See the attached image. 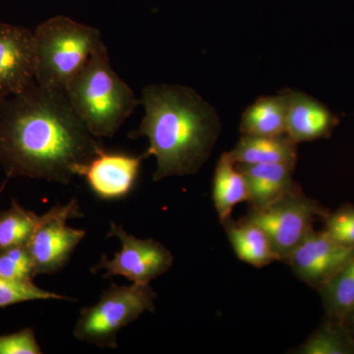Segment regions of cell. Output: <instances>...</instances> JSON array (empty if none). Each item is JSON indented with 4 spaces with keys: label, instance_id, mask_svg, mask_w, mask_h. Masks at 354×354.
Returning a JSON list of instances; mask_svg holds the SVG:
<instances>
[{
    "label": "cell",
    "instance_id": "obj_1",
    "mask_svg": "<svg viewBox=\"0 0 354 354\" xmlns=\"http://www.w3.org/2000/svg\"><path fill=\"white\" fill-rule=\"evenodd\" d=\"M95 138L62 91L35 81L0 101V165L7 177L69 184L104 149Z\"/></svg>",
    "mask_w": 354,
    "mask_h": 354
},
{
    "label": "cell",
    "instance_id": "obj_2",
    "mask_svg": "<svg viewBox=\"0 0 354 354\" xmlns=\"http://www.w3.org/2000/svg\"><path fill=\"white\" fill-rule=\"evenodd\" d=\"M145 115L130 138L146 137L144 158L155 157V181L197 174L221 136L216 109L196 91L183 85L151 84L140 100Z\"/></svg>",
    "mask_w": 354,
    "mask_h": 354
},
{
    "label": "cell",
    "instance_id": "obj_3",
    "mask_svg": "<svg viewBox=\"0 0 354 354\" xmlns=\"http://www.w3.org/2000/svg\"><path fill=\"white\" fill-rule=\"evenodd\" d=\"M72 109L95 138H111L140 104L114 71L102 44L67 86Z\"/></svg>",
    "mask_w": 354,
    "mask_h": 354
},
{
    "label": "cell",
    "instance_id": "obj_4",
    "mask_svg": "<svg viewBox=\"0 0 354 354\" xmlns=\"http://www.w3.org/2000/svg\"><path fill=\"white\" fill-rule=\"evenodd\" d=\"M34 36L35 80L41 87L62 92L104 44L99 30L66 16L44 21L35 30Z\"/></svg>",
    "mask_w": 354,
    "mask_h": 354
},
{
    "label": "cell",
    "instance_id": "obj_5",
    "mask_svg": "<svg viewBox=\"0 0 354 354\" xmlns=\"http://www.w3.org/2000/svg\"><path fill=\"white\" fill-rule=\"evenodd\" d=\"M156 297L150 285L113 283L94 305L82 309L74 328V337L99 348H116L120 330L145 312H153Z\"/></svg>",
    "mask_w": 354,
    "mask_h": 354
},
{
    "label": "cell",
    "instance_id": "obj_6",
    "mask_svg": "<svg viewBox=\"0 0 354 354\" xmlns=\"http://www.w3.org/2000/svg\"><path fill=\"white\" fill-rule=\"evenodd\" d=\"M329 213L302 190L290 193L262 209L249 208L244 216L267 234L279 262H288L293 251L314 230L313 223Z\"/></svg>",
    "mask_w": 354,
    "mask_h": 354
},
{
    "label": "cell",
    "instance_id": "obj_7",
    "mask_svg": "<svg viewBox=\"0 0 354 354\" xmlns=\"http://www.w3.org/2000/svg\"><path fill=\"white\" fill-rule=\"evenodd\" d=\"M77 199L53 207L39 216L38 227L28 244L35 274H53L62 271L86 236V232L68 227L71 218L83 216Z\"/></svg>",
    "mask_w": 354,
    "mask_h": 354
},
{
    "label": "cell",
    "instance_id": "obj_8",
    "mask_svg": "<svg viewBox=\"0 0 354 354\" xmlns=\"http://www.w3.org/2000/svg\"><path fill=\"white\" fill-rule=\"evenodd\" d=\"M108 236L120 239V252L114 254L113 259L104 254L101 261L91 269L93 272L106 271L104 279L121 276L132 283L150 285L174 265L171 251L155 239H137L114 223H111Z\"/></svg>",
    "mask_w": 354,
    "mask_h": 354
},
{
    "label": "cell",
    "instance_id": "obj_9",
    "mask_svg": "<svg viewBox=\"0 0 354 354\" xmlns=\"http://www.w3.org/2000/svg\"><path fill=\"white\" fill-rule=\"evenodd\" d=\"M354 259V247L342 245L323 230H312L286 264L299 281L318 290Z\"/></svg>",
    "mask_w": 354,
    "mask_h": 354
},
{
    "label": "cell",
    "instance_id": "obj_10",
    "mask_svg": "<svg viewBox=\"0 0 354 354\" xmlns=\"http://www.w3.org/2000/svg\"><path fill=\"white\" fill-rule=\"evenodd\" d=\"M36 64L34 32L0 23V101L19 94L36 81Z\"/></svg>",
    "mask_w": 354,
    "mask_h": 354
},
{
    "label": "cell",
    "instance_id": "obj_11",
    "mask_svg": "<svg viewBox=\"0 0 354 354\" xmlns=\"http://www.w3.org/2000/svg\"><path fill=\"white\" fill-rule=\"evenodd\" d=\"M144 156L127 153L101 152L79 169L91 190L104 200L127 197L136 184Z\"/></svg>",
    "mask_w": 354,
    "mask_h": 354
},
{
    "label": "cell",
    "instance_id": "obj_12",
    "mask_svg": "<svg viewBox=\"0 0 354 354\" xmlns=\"http://www.w3.org/2000/svg\"><path fill=\"white\" fill-rule=\"evenodd\" d=\"M288 95L286 136L295 144L330 137L339 118L325 104L301 91L285 88Z\"/></svg>",
    "mask_w": 354,
    "mask_h": 354
},
{
    "label": "cell",
    "instance_id": "obj_13",
    "mask_svg": "<svg viewBox=\"0 0 354 354\" xmlns=\"http://www.w3.org/2000/svg\"><path fill=\"white\" fill-rule=\"evenodd\" d=\"M236 165L245 178L249 208H265L290 193L301 190L293 178L295 167L281 164Z\"/></svg>",
    "mask_w": 354,
    "mask_h": 354
},
{
    "label": "cell",
    "instance_id": "obj_14",
    "mask_svg": "<svg viewBox=\"0 0 354 354\" xmlns=\"http://www.w3.org/2000/svg\"><path fill=\"white\" fill-rule=\"evenodd\" d=\"M236 164H281L297 167V144L286 135L281 136H250L241 135L230 152Z\"/></svg>",
    "mask_w": 354,
    "mask_h": 354
},
{
    "label": "cell",
    "instance_id": "obj_15",
    "mask_svg": "<svg viewBox=\"0 0 354 354\" xmlns=\"http://www.w3.org/2000/svg\"><path fill=\"white\" fill-rule=\"evenodd\" d=\"M235 255L242 262L255 268H263L279 261L271 241L262 228L242 218L239 221L228 218L221 223Z\"/></svg>",
    "mask_w": 354,
    "mask_h": 354
},
{
    "label": "cell",
    "instance_id": "obj_16",
    "mask_svg": "<svg viewBox=\"0 0 354 354\" xmlns=\"http://www.w3.org/2000/svg\"><path fill=\"white\" fill-rule=\"evenodd\" d=\"M288 95L286 90L277 95L260 97L244 111L241 120V135L281 136L286 135Z\"/></svg>",
    "mask_w": 354,
    "mask_h": 354
},
{
    "label": "cell",
    "instance_id": "obj_17",
    "mask_svg": "<svg viewBox=\"0 0 354 354\" xmlns=\"http://www.w3.org/2000/svg\"><path fill=\"white\" fill-rule=\"evenodd\" d=\"M245 178L228 152L216 164L213 183V201L221 223L232 218L236 205L248 202Z\"/></svg>",
    "mask_w": 354,
    "mask_h": 354
},
{
    "label": "cell",
    "instance_id": "obj_18",
    "mask_svg": "<svg viewBox=\"0 0 354 354\" xmlns=\"http://www.w3.org/2000/svg\"><path fill=\"white\" fill-rule=\"evenodd\" d=\"M292 353L354 354V337L344 321L326 316L318 329Z\"/></svg>",
    "mask_w": 354,
    "mask_h": 354
},
{
    "label": "cell",
    "instance_id": "obj_19",
    "mask_svg": "<svg viewBox=\"0 0 354 354\" xmlns=\"http://www.w3.org/2000/svg\"><path fill=\"white\" fill-rule=\"evenodd\" d=\"M317 290L326 316L346 322L354 313V259Z\"/></svg>",
    "mask_w": 354,
    "mask_h": 354
},
{
    "label": "cell",
    "instance_id": "obj_20",
    "mask_svg": "<svg viewBox=\"0 0 354 354\" xmlns=\"http://www.w3.org/2000/svg\"><path fill=\"white\" fill-rule=\"evenodd\" d=\"M39 216L25 209L16 200L10 208L0 213V250L27 246L38 227Z\"/></svg>",
    "mask_w": 354,
    "mask_h": 354
},
{
    "label": "cell",
    "instance_id": "obj_21",
    "mask_svg": "<svg viewBox=\"0 0 354 354\" xmlns=\"http://www.w3.org/2000/svg\"><path fill=\"white\" fill-rule=\"evenodd\" d=\"M67 300L75 301L65 295L44 290L32 281H18L0 277V308L34 300Z\"/></svg>",
    "mask_w": 354,
    "mask_h": 354
},
{
    "label": "cell",
    "instance_id": "obj_22",
    "mask_svg": "<svg viewBox=\"0 0 354 354\" xmlns=\"http://www.w3.org/2000/svg\"><path fill=\"white\" fill-rule=\"evenodd\" d=\"M0 277L13 281H32L36 274L28 246L0 250Z\"/></svg>",
    "mask_w": 354,
    "mask_h": 354
},
{
    "label": "cell",
    "instance_id": "obj_23",
    "mask_svg": "<svg viewBox=\"0 0 354 354\" xmlns=\"http://www.w3.org/2000/svg\"><path fill=\"white\" fill-rule=\"evenodd\" d=\"M323 232L342 245L354 247V206L346 204L324 216Z\"/></svg>",
    "mask_w": 354,
    "mask_h": 354
},
{
    "label": "cell",
    "instance_id": "obj_24",
    "mask_svg": "<svg viewBox=\"0 0 354 354\" xmlns=\"http://www.w3.org/2000/svg\"><path fill=\"white\" fill-rule=\"evenodd\" d=\"M43 353L32 328L0 335V354H41Z\"/></svg>",
    "mask_w": 354,
    "mask_h": 354
},
{
    "label": "cell",
    "instance_id": "obj_25",
    "mask_svg": "<svg viewBox=\"0 0 354 354\" xmlns=\"http://www.w3.org/2000/svg\"><path fill=\"white\" fill-rule=\"evenodd\" d=\"M4 187H6V183L2 184L1 187H0V193H1V192H2V190H3V189H4Z\"/></svg>",
    "mask_w": 354,
    "mask_h": 354
},
{
    "label": "cell",
    "instance_id": "obj_26",
    "mask_svg": "<svg viewBox=\"0 0 354 354\" xmlns=\"http://www.w3.org/2000/svg\"><path fill=\"white\" fill-rule=\"evenodd\" d=\"M348 318H353V319H354V313L351 314V316H349V317H348Z\"/></svg>",
    "mask_w": 354,
    "mask_h": 354
}]
</instances>
